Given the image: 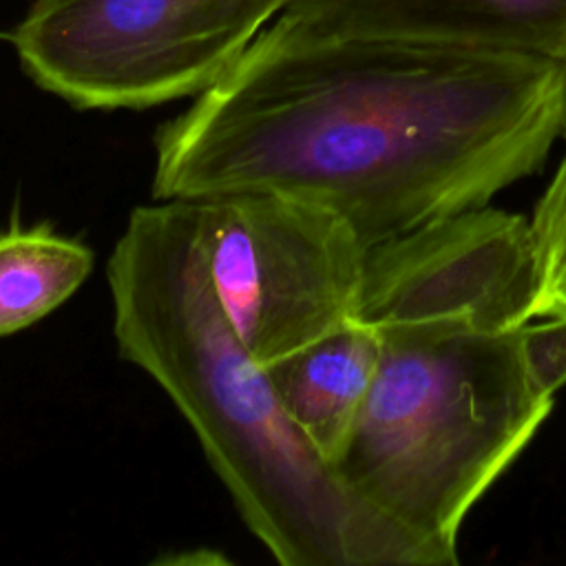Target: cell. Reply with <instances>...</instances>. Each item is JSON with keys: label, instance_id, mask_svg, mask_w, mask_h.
I'll return each mask as SVG.
<instances>
[{"label": "cell", "instance_id": "6da1fadb", "mask_svg": "<svg viewBox=\"0 0 566 566\" xmlns=\"http://www.w3.org/2000/svg\"><path fill=\"white\" fill-rule=\"evenodd\" d=\"M566 133V62L265 27L155 135L153 197L281 192L369 250L489 206Z\"/></svg>", "mask_w": 566, "mask_h": 566}, {"label": "cell", "instance_id": "7a4b0ae2", "mask_svg": "<svg viewBox=\"0 0 566 566\" xmlns=\"http://www.w3.org/2000/svg\"><path fill=\"white\" fill-rule=\"evenodd\" d=\"M113 334L192 427L281 566H442L358 497L285 413L214 294L197 201L137 206L108 256Z\"/></svg>", "mask_w": 566, "mask_h": 566}, {"label": "cell", "instance_id": "3957f363", "mask_svg": "<svg viewBox=\"0 0 566 566\" xmlns=\"http://www.w3.org/2000/svg\"><path fill=\"white\" fill-rule=\"evenodd\" d=\"M374 327L376 374L332 469L442 566L458 564L467 513L533 440L553 400L533 391L517 329L464 318Z\"/></svg>", "mask_w": 566, "mask_h": 566}, {"label": "cell", "instance_id": "277c9868", "mask_svg": "<svg viewBox=\"0 0 566 566\" xmlns=\"http://www.w3.org/2000/svg\"><path fill=\"white\" fill-rule=\"evenodd\" d=\"M285 4L35 0L9 40L22 71L75 108H148L208 91Z\"/></svg>", "mask_w": 566, "mask_h": 566}, {"label": "cell", "instance_id": "5b68a950", "mask_svg": "<svg viewBox=\"0 0 566 566\" xmlns=\"http://www.w3.org/2000/svg\"><path fill=\"white\" fill-rule=\"evenodd\" d=\"M197 208L214 294L259 365L354 318L367 248L343 217L263 190Z\"/></svg>", "mask_w": 566, "mask_h": 566}, {"label": "cell", "instance_id": "8992f818", "mask_svg": "<svg viewBox=\"0 0 566 566\" xmlns=\"http://www.w3.org/2000/svg\"><path fill=\"white\" fill-rule=\"evenodd\" d=\"M535 296L531 221L482 206L369 248L354 316L371 325L464 318L513 332L535 318Z\"/></svg>", "mask_w": 566, "mask_h": 566}, {"label": "cell", "instance_id": "52a82bcc", "mask_svg": "<svg viewBox=\"0 0 566 566\" xmlns=\"http://www.w3.org/2000/svg\"><path fill=\"white\" fill-rule=\"evenodd\" d=\"M272 27L298 38L431 42L566 62V0H287Z\"/></svg>", "mask_w": 566, "mask_h": 566}, {"label": "cell", "instance_id": "ba28073f", "mask_svg": "<svg viewBox=\"0 0 566 566\" xmlns=\"http://www.w3.org/2000/svg\"><path fill=\"white\" fill-rule=\"evenodd\" d=\"M378 356V329L354 316L261 365L285 413L329 464L352 431L374 380Z\"/></svg>", "mask_w": 566, "mask_h": 566}, {"label": "cell", "instance_id": "9c48e42d", "mask_svg": "<svg viewBox=\"0 0 566 566\" xmlns=\"http://www.w3.org/2000/svg\"><path fill=\"white\" fill-rule=\"evenodd\" d=\"M93 250L51 226L0 228V338L71 298L93 270Z\"/></svg>", "mask_w": 566, "mask_h": 566}, {"label": "cell", "instance_id": "30bf717a", "mask_svg": "<svg viewBox=\"0 0 566 566\" xmlns=\"http://www.w3.org/2000/svg\"><path fill=\"white\" fill-rule=\"evenodd\" d=\"M531 239L537 268L535 318H566V155L535 203Z\"/></svg>", "mask_w": 566, "mask_h": 566}, {"label": "cell", "instance_id": "8fae6325", "mask_svg": "<svg viewBox=\"0 0 566 566\" xmlns=\"http://www.w3.org/2000/svg\"><path fill=\"white\" fill-rule=\"evenodd\" d=\"M517 347L524 374L539 398L553 400L566 382V318H553L517 329Z\"/></svg>", "mask_w": 566, "mask_h": 566}]
</instances>
